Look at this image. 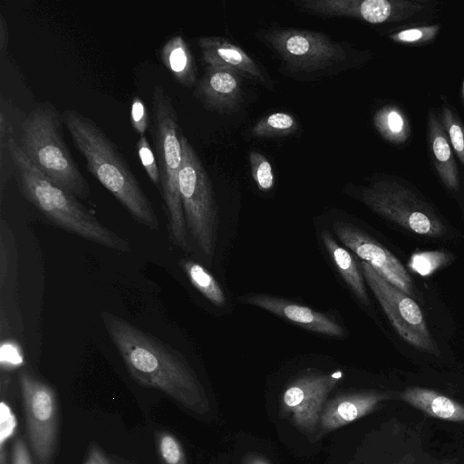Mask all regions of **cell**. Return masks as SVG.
<instances>
[{
    "label": "cell",
    "mask_w": 464,
    "mask_h": 464,
    "mask_svg": "<svg viewBox=\"0 0 464 464\" xmlns=\"http://www.w3.org/2000/svg\"><path fill=\"white\" fill-rule=\"evenodd\" d=\"M242 464H271L265 457L256 454V453H250L247 454L243 461Z\"/></svg>",
    "instance_id": "d590c367"
},
{
    "label": "cell",
    "mask_w": 464,
    "mask_h": 464,
    "mask_svg": "<svg viewBox=\"0 0 464 464\" xmlns=\"http://www.w3.org/2000/svg\"><path fill=\"white\" fill-rule=\"evenodd\" d=\"M23 362V356L20 349L14 345V343H2L1 346V366L2 372L10 371Z\"/></svg>",
    "instance_id": "1f68e13d"
},
{
    "label": "cell",
    "mask_w": 464,
    "mask_h": 464,
    "mask_svg": "<svg viewBox=\"0 0 464 464\" xmlns=\"http://www.w3.org/2000/svg\"><path fill=\"white\" fill-rule=\"evenodd\" d=\"M401 399L433 418L464 422V404L437 391L411 387L401 393Z\"/></svg>",
    "instance_id": "ac0fdd59"
},
{
    "label": "cell",
    "mask_w": 464,
    "mask_h": 464,
    "mask_svg": "<svg viewBox=\"0 0 464 464\" xmlns=\"http://www.w3.org/2000/svg\"><path fill=\"white\" fill-rule=\"evenodd\" d=\"M452 259L453 256L445 251L417 252L411 256L408 266L415 274L427 276L449 265Z\"/></svg>",
    "instance_id": "4316f807"
},
{
    "label": "cell",
    "mask_w": 464,
    "mask_h": 464,
    "mask_svg": "<svg viewBox=\"0 0 464 464\" xmlns=\"http://www.w3.org/2000/svg\"><path fill=\"white\" fill-rule=\"evenodd\" d=\"M321 237L334 264L347 285L362 304H369L365 280L360 265L353 256L347 249L341 246L327 230L322 231Z\"/></svg>",
    "instance_id": "d6986e66"
},
{
    "label": "cell",
    "mask_w": 464,
    "mask_h": 464,
    "mask_svg": "<svg viewBox=\"0 0 464 464\" xmlns=\"http://www.w3.org/2000/svg\"><path fill=\"white\" fill-rule=\"evenodd\" d=\"M440 119L454 154L464 166V123L450 104L441 105Z\"/></svg>",
    "instance_id": "d4e9b609"
},
{
    "label": "cell",
    "mask_w": 464,
    "mask_h": 464,
    "mask_svg": "<svg viewBox=\"0 0 464 464\" xmlns=\"http://www.w3.org/2000/svg\"><path fill=\"white\" fill-rule=\"evenodd\" d=\"M333 230L347 248L371 265L379 275L405 294L416 297L411 276L401 262L386 247L347 222L335 221Z\"/></svg>",
    "instance_id": "7c38bea8"
},
{
    "label": "cell",
    "mask_w": 464,
    "mask_h": 464,
    "mask_svg": "<svg viewBox=\"0 0 464 464\" xmlns=\"http://www.w3.org/2000/svg\"><path fill=\"white\" fill-rule=\"evenodd\" d=\"M0 412V447H6L8 440L14 435L17 420L4 398L1 401Z\"/></svg>",
    "instance_id": "4dcf8cb0"
},
{
    "label": "cell",
    "mask_w": 464,
    "mask_h": 464,
    "mask_svg": "<svg viewBox=\"0 0 464 464\" xmlns=\"http://www.w3.org/2000/svg\"><path fill=\"white\" fill-rule=\"evenodd\" d=\"M242 303L257 306L279 317L324 335L343 337L344 329L331 316L287 299L255 294L245 296Z\"/></svg>",
    "instance_id": "9a60e30c"
},
{
    "label": "cell",
    "mask_w": 464,
    "mask_h": 464,
    "mask_svg": "<svg viewBox=\"0 0 464 464\" xmlns=\"http://www.w3.org/2000/svg\"><path fill=\"white\" fill-rule=\"evenodd\" d=\"M298 128L295 118L286 112H274L258 121L251 129L255 138L287 136Z\"/></svg>",
    "instance_id": "cb8c5ba5"
},
{
    "label": "cell",
    "mask_w": 464,
    "mask_h": 464,
    "mask_svg": "<svg viewBox=\"0 0 464 464\" xmlns=\"http://www.w3.org/2000/svg\"><path fill=\"white\" fill-rule=\"evenodd\" d=\"M195 95L208 110L222 114L233 113L243 102L240 74L231 69L208 66Z\"/></svg>",
    "instance_id": "5bb4252c"
},
{
    "label": "cell",
    "mask_w": 464,
    "mask_h": 464,
    "mask_svg": "<svg viewBox=\"0 0 464 464\" xmlns=\"http://www.w3.org/2000/svg\"><path fill=\"white\" fill-rule=\"evenodd\" d=\"M102 318L130 374L138 383L163 392L190 411L208 412L206 391L179 353L120 316L103 312Z\"/></svg>",
    "instance_id": "6da1fadb"
},
{
    "label": "cell",
    "mask_w": 464,
    "mask_h": 464,
    "mask_svg": "<svg viewBox=\"0 0 464 464\" xmlns=\"http://www.w3.org/2000/svg\"><path fill=\"white\" fill-rule=\"evenodd\" d=\"M440 26L438 24H416L399 26L387 34V38L392 42L409 46H420L429 44L438 36Z\"/></svg>",
    "instance_id": "603a6c76"
},
{
    "label": "cell",
    "mask_w": 464,
    "mask_h": 464,
    "mask_svg": "<svg viewBox=\"0 0 464 464\" xmlns=\"http://www.w3.org/2000/svg\"><path fill=\"white\" fill-rule=\"evenodd\" d=\"M19 387L30 447L39 464H49L56 448L59 406L55 391L27 370Z\"/></svg>",
    "instance_id": "ba28073f"
},
{
    "label": "cell",
    "mask_w": 464,
    "mask_h": 464,
    "mask_svg": "<svg viewBox=\"0 0 464 464\" xmlns=\"http://www.w3.org/2000/svg\"><path fill=\"white\" fill-rule=\"evenodd\" d=\"M63 119L92 175L137 222L158 230L160 223L154 208L117 146L82 113L66 109L63 111Z\"/></svg>",
    "instance_id": "7a4b0ae2"
},
{
    "label": "cell",
    "mask_w": 464,
    "mask_h": 464,
    "mask_svg": "<svg viewBox=\"0 0 464 464\" xmlns=\"http://www.w3.org/2000/svg\"><path fill=\"white\" fill-rule=\"evenodd\" d=\"M249 163L252 177L261 191H268L273 188L275 177L272 165L263 154L251 150L249 152Z\"/></svg>",
    "instance_id": "83f0119b"
},
{
    "label": "cell",
    "mask_w": 464,
    "mask_h": 464,
    "mask_svg": "<svg viewBox=\"0 0 464 464\" xmlns=\"http://www.w3.org/2000/svg\"><path fill=\"white\" fill-rule=\"evenodd\" d=\"M460 99H461V103L464 107V81H463L462 86H461Z\"/></svg>",
    "instance_id": "8d00e7d4"
},
{
    "label": "cell",
    "mask_w": 464,
    "mask_h": 464,
    "mask_svg": "<svg viewBox=\"0 0 464 464\" xmlns=\"http://www.w3.org/2000/svg\"><path fill=\"white\" fill-rule=\"evenodd\" d=\"M63 113L50 103L32 109L22 121V148L45 176L76 198L87 199L90 186L63 138Z\"/></svg>",
    "instance_id": "5b68a950"
},
{
    "label": "cell",
    "mask_w": 464,
    "mask_h": 464,
    "mask_svg": "<svg viewBox=\"0 0 464 464\" xmlns=\"http://www.w3.org/2000/svg\"><path fill=\"white\" fill-rule=\"evenodd\" d=\"M202 59L208 66L227 68L245 73L265 83L259 65L242 48L219 36L201 37L198 41Z\"/></svg>",
    "instance_id": "e0dca14e"
},
{
    "label": "cell",
    "mask_w": 464,
    "mask_h": 464,
    "mask_svg": "<svg viewBox=\"0 0 464 464\" xmlns=\"http://www.w3.org/2000/svg\"><path fill=\"white\" fill-rule=\"evenodd\" d=\"M136 150L140 160L152 183L160 188V171L155 153L148 141L147 137L139 136Z\"/></svg>",
    "instance_id": "f1b7e54d"
},
{
    "label": "cell",
    "mask_w": 464,
    "mask_h": 464,
    "mask_svg": "<svg viewBox=\"0 0 464 464\" xmlns=\"http://www.w3.org/2000/svg\"><path fill=\"white\" fill-rule=\"evenodd\" d=\"M130 124L139 136H144L149 125L147 106L140 96H134L130 112Z\"/></svg>",
    "instance_id": "f546056e"
},
{
    "label": "cell",
    "mask_w": 464,
    "mask_h": 464,
    "mask_svg": "<svg viewBox=\"0 0 464 464\" xmlns=\"http://www.w3.org/2000/svg\"><path fill=\"white\" fill-rule=\"evenodd\" d=\"M342 376L341 371H313L288 383L282 394V411L300 431L314 436L327 396Z\"/></svg>",
    "instance_id": "8fae6325"
},
{
    "label": "cell",
    "mask_w": 464,
    "mask_h": 464,
    "mask_svg": "<svg viewBox=\"0 0 464 464\" xmlns=\"http://www.w3.org/2000/svg\"><path fill=\"white\" fill-rule=\"evenodd\" d=\"M447 464H449V463H447Z\"/></svg>",
    "instance_id": "74e56055"
},
{
    "label": "cell",
    "mask_w": 464,
    "mask_h": 464,
    "mask_svg": "<svg viewBox=\"0 0 464 464\" xmlns=\"http://www.w3.org/2000/svg\"><path fill=\"white\" fill-rule=\"evenodd\" d=\"M11 464H34L27 445L21 438L14 441L11 453Z\"/></svg>",
    "instance_id": "d6a6232c"
},
{
    "label": "cell",
    "mask_w": 464,
    "mask_h": 464,
    "mask_svg": "<svg viewBox=\"0 0 464 464\" xmlns=\"http://www.w3.org/2000/svg\"><path fill=\"white\" fill-rule=\"evenodd\" d=\"M8 150L22 194L44 218L86 240L117 251H130L128 241L103 226L73 194L40 171L14 137Z\"/></svg>",
    "instance_id": "3957f363"
},
{
    "label": "cell",
    "mask_w": 464,
    "mask_h": 464,
    "mask_svg": "<svg viewBox=\"0 0 464 464\" xmlns=\"http://www.w3.org/2000/svg\"><path fill=\"white\" fill-rule=\"evenodd\" d=\"M360 200L379 216L420 236L441 237L447 227L433 206L407 180L381 174L360 188Z\"/></svg>",
    "instance_id": "8992f818"
},
{
    "label": "cell",
    "mask_w": 464,
    "mask_h": 464,
    "mask_svg": "<svg viewBox=\"0 0 464 464\" xmlns=\"http://www.w3.org/2000/svg\"><path fill=\"white\" fill-rule=\"evenodd\" d=\"M427 148L434 169L442 184L450 191L460 187L455 154L441 124L440 115L430 110L427 116Z\"/></svg>",
    "instance_id": "2e32d148"
},
{
    "label": "cell",
    "mask_w": 464,
    "mask_h": 464,
    "mask_svg": "<svg viewBox=\"0 0 464 464\" xmlns=\"http://www.w3.org/2000/svg\"><path fill=\"white\" fill-rule=\"evenodd\" d=\"M179 192L187 229L209 259L215 254L218 213L210 179L197 152L182 134Z\"/></svg>",
    "instance_id": "52a82bcc"
},
{
    "label": "cell",
    "mask_w": 464,
    "mask_h": 464,
    "mask_svg": "<svg viewBox=\"0 0 464 464\" xmlns=\"http://www.w3.org/2000/svg\"><path fill=\"white\" fill-rule=\"evenodd\" d=\"M8 41H9L8 25H7V23H6L4 15L1 14H0V52H1L2 55L7 49Z\"/></svg>",
    "instance_id": "e575fe53"
},
{
    "label": "cell",
    "mask_w": 464,
    "mask_h": 464,
    "mask_svg": "<svg viewBox=\"0 0 464 464\" xmlns=\"http://www.w3.org/2000/svg\"><path fill=\"white\" fill-rule=\"evenodd\" d=\"M155 440L160 464H188L184 448L175 435L160 430L155 434Z\"/></svg>",
    "instance_id": "484cf974"
},
{
    "label": "cell",
    "mask_w": 464,
    "mask_h": 464,
    "mask_svg": "<svg viewBox=\"0 0 464 464\" xmlns=\"http://www.w3.org/2000/svg\"><path fill=\"white\" fill-rule=\"evenodd\" d=\"M391 398L389 392L374 390L345 392L334 397L326 401L322 411L314 440L372 413Z\"/></svg>",
    "instance_id": "4fadbf2b"
},
{
    "label": "cell",
    "mask_w": 464,
    "mask_h": 464,
    "mask_svg": "<svg viewBox=\"0 0 464 464\" xmlns=\"http://www.w3.org/2000/svg\"><path fill=\"white\" fill-rule=\"evenodd\" d=\"M152 136L160 171V190L168 218L171 242L189 251L188 229L179 192V172L182 164V131L169 94L156 84L151 93Z\"/></svg>",
    "instance_id": "277c9868"
},
{
    "label": "cell",
    "mask_w": 464,
    "mask_h": 464,
    "mask_svg": "<svg viewBox=\"0 0 464 464\" xmlns=\"http://www.w3.org/2000/svg\"><path fill=\"white\" fill-rule=\"evenodd\" d=\"M373 124L379 134L395 146L405 144L411 135L410 120L405 111L396 104L381 107L373 116Z\"/></svg>",
    "instance_id": "44dd1931"
},
{
    "label": "cell",
    "mask_w": 464,
    "mask_h": 464,
    "mask_svg": "<svg viewBox=\"0 0 464 464\" xmlns=\"http://www.w3.org/2000/svg\"><path fill=\"white\" fill-rule=\"evenodd\" d=\"M83 464H114L105 452L95 443L87 450Z\"/></svg>",
    "instance_id": "836d02e7"
},
{
    "label": "cell",
    "mask_w": 464,
    "mask_h": 464,
    "mask_svg": "<svg viewBox=\"0 0 464 464\" xmlns=\"http://www.w3.org/2000/svg\"><path fill=\"white\" fill-rule=\"evenodd\" d=\"M179 266L191 285L208 301L217 306L225 305L226 296L223 289L203 266L190 259L179 260Z\"/></svg>",
    "instance_id": "7402d4cb"
},
{
    "label": "cell",
    "mask_w": 464,
    "mask_h": 464,
    "mask_svg": "<svg viewBox=\"0 0 464 464\" xmlns=\"http://www.w3.org/2000/svg\"><path fill=\"white\" fill-rule=\"evenodd\" d=\"M359 265L365 282L398 334L415 348L438 355L439 348L416 301L388 282L365 261L362 260Z\"/></svg>",
    "instance_id": "30bf717a"
},
{
    "label": "cell",
    "mask_w": 464,
    "mask_h": 464,
    "mask_svg": "<svg viewBox=\"0 0 464 464\" xmlns=\"http://www.w3.org/2000/svg\"><path fill=\"white\" fill-rule=\"evenodd\" d=\"M263 37L294 72L325 71L343 63L347 57L343 44L320 32L279 28L267 32Z\"/></svg>",
    "instance_id": "9c48e42d"
},
{
    "label": "cell",
    "mask_w": 464,
    "mask_h": 464,
    "mask_svg": "<svg viewBox=\"0 0 464 464\" xmlns=\"http://www.w3.org/2000/svg\"><path fill=\"white\" fill-rule=\"evenodd\" d=\"M160 60L173 78L181 85L191 87L197 68L190 49L181 35L169 38L160 49Z\"/></svg>",
    "instance_id": "ffe728a7"
}]
</instances>
